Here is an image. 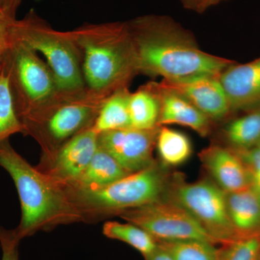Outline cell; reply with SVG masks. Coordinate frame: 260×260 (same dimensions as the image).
<instances>
[{
    "mask_svg": "<svg viewBox=\"0 0 260 260\" xmlns=\"http://www.w3.org/2000/svg\"><path fill=\"white\" fill-rule=\"evenodd\" d=\"M126 23L136 47L140 75L168 81L219 77L235 62L202 50L191 32L170 17L143 15Z\"/></svg>",
    "mask_w": 260,
    "mask_h": 260,
    "instance_id": "1",
    "label": "cell"
},
{
    "mask_svg": "<svg viewBox=\"0 0 260 260\" xmlns=\"http://www.w3.org/2000/svg\"><path fill=\"white\" fill-rule=\"evenodd\" d=\"M0 167L9 174L18 191L21 218L13 232L19 241L59 225L83 222L64 188L30 165L10 140L0 143Z\"/></svg>",
    "mask_w": 260,
    "mask_h": 260,
    "instance_id": "2",
    "label": "cell"
},
{
    "mask_svg": "<svg viewBox=\"0 0 260 260\" xmlns=\"http://www.w3.org/2000/svg\"><path fill=\"white\" fill-rule=\"evenodd\" d=\"M79 49L85 85L109 97L129 88L140 75L138 54L126 22L85 23L70 30Z\"/></svg>",
    "mask_w": 260,
    "mask_h": 260,
    "instance_id": "3",
    "label": "cell"
},
{
    "mask_svg": "<svg viewBox=\"0 0 260 260\" xmlns=\"http://www.w3.org/2000/svg\"><path fill=\"white\" fill-rule=\"evenodd\" d=\"M161 162L102 186L64 187L83 222L96 223L123 211L164 199L172 174Z\"/></svg>",
    "mask_w": 260,
    "mask_h": 260,
    "instance_id": "4",
    "label": "cell"
},
{
    "mask_svg": "<svg viewBox=\"0 0 260 260\" xmlns=\"http://www.w3.org/2000/svg\"><path fill=\"white\" fill-rule=\"evenodd\" d=\"M107 98L87 86L59 89L44 105L20 121L23 135L37 142L41 155H50L75 135L93 126Z\"/></svg>",
    "mask_w": 260,
    "mask_h": 260,
    "instance_id": "5",
    "label": "cell"
},
{
    "mask_svg": "<svg viewBox=\"0 0 260 260\" xmlns=\"http://www.w3.org/2000/svg\"><path fill=\"white\" fill-rule=\"evenodd\" d=\"M12 38L41 53L55 76L59 89L86 86L79 49L69 31H60L30 10L23 18L12 20Z\"/></svg>",
    "mask_w": 260,
    "mask_h": 260,
    "instance_id": "6",
    "label": "cell"
},
{
    "mask_svg": "<svg viewBox=\"0 0 260 260\" xmlns=\"http://www.w3.org/2000/svg\"><path fill=\"white\" fill-rule=\"evenodd\" d=\"M164 199L185 209L217 244L237 239L228 213L225 192L211 179L188 182L180 174H172Z\"/></svg>",
    "mask_w": 260,
    "mask_h": 260,
    "instance_id": "7",
    "label": "cell"
},
{
    "mask_svg": "<svg viewBox=\"0 0 260 260\" xmlns=\"http://www.w3.org/2000/svg\"><path fill=\"white\" fill-rule=\"evenodd\" d=\"M5 64L20 121L44 105L59 89L47 63L23 43L13 39Z\"/></svg>",
    "mask_w": 260,
    "mask_h": 260,
    "instance_id": "8",
    "label": "cell"
},
{
    "mask_svg": "<svg viewBox=\"0 0 260 260\" xmlns=\"http://www.w3.org/2000/svg\"><path fill=\"white\" fill-rule=\"evenodd\" d=\"M118 217L144 229L157 242L198 239L218 244L185 209L168 200L125 210Z\"/></svg>",
    "mask_w": 260,
    "mask_h": 260,
    "instance_id": "9",
    "label": "cell"
},
{
    "mask_svg": "<svg viewBox=\"0 0 260 260\" xmlns=\"http://www.w3.org/2000/svg\"><path fill=\"white\" fill-rule=\"evenodd\" d=\"M98 136L93 128L84 130L67 141L54 153L41 155L36 167L63 187L73 185L96 152Z\"/></svg>",
    "mask_w": 260,
    "mask_h": 260,
    "instance_id": "10",
    "label": "cell"
},
{
    "mask_svg": "<svg viewBox=\"0 0 260 260\" xmlns=\"http://www.w3.org/2000/svg\"><path fill=\"white\" fill-rule=\"evenodd\" d=\"M160 127H130L101 133L98 136V146L112 155L126 172H139L155 162L153 151Z\"/></svg>",
    "mask_w": 260,
    "mask_h": 260,
    "instance_id": "11",
    "label": "cell"
},
{
    "mask_svg": "<svg viewBox=\"0 0 260 260\" xmlns=\"http://www.w3.org/2000/svg\"><path fill=\"white\" fill-rule=\"evenodd\" d=\"M160 83L185 98L215 125L233 115L230 103L219 77H199L183 81L162 80Z\"/></svg>",
    "mask_w": 260,
    "mask_h": 260,
    "instance_id": "12",
    "label": "cell"
},
{
    "mask_svg": "<svg viewBox=\"0 0 260 260\" xmlns=\"http://www.w3.org/2000/svg\"><path fill=\"white\" fill-rule=\"evenodd\" d=\"M233 114L260 108V57L227 67L219 76Z\"/></svg>",
    "mask_w": 260,
    "mask_h": 260,
    "instance_id": "13",
    "label": "cell"
},
{
    "mask_svg": "<svg viewBox=\"0 0 260 260\" xmlns=\"http://www.w3.org/2000/svg\"><path fill=\"white\" fill-rule=\"evenodd\" d=\"M199 158L210 179L225 193L250 187L245 165L234 150L213 141L201 150Z\"/></svg>",
    "mask_w": 260,
    "mask_h": 260,
    "instance_id": "14",
    "label": "cell"
},
{
    "mask_svg": "<svg viewBox=\"0 0 260 260\" xmlns=\"http://www.w3.org/2000/svg\"><path fill=\"white\" fill-rule=\"evenodd\" d=\"M160 100L158 126L178 124L194 130L203 138L213 133L215 124L180 94L156 83Z\"/></svg>",
    "mask_w": 260,
    "mask_h": 260,
    "instance_id": "15",
    "label": "cell"
},
{
    "mask_svg": "<svg viewBox=\"0 0 260 260\" xmlns=\"http://www.w3.org/2000/svg\"><path fill=\"white\" fill-rule=\"evenodd\" d=\"M222 123L215 143L235 152L246 151L260 145V108Z\"/></svg>",
    "mask_w": 260,
    "mask_h": 260,
    "instance_id": "16",
    "label": "cell"
},
{
    "mask_svg": "<svg viewBox=\"0 0 260 260\" xmlns=\"http://www.w3.org/2000/svg\"><path fill=\"white\" fill-rule=\"evenodd\" d=\"M228 213L238 238L260 234V194L252 188L225 193Z\"/></svg>",
    "mask_w": 260,
    "mask_h": 260,
    "instance_id": "17",
    "label": "cell"
},
{
    "mask_svg": "<svg viewBox=\"0 0 260 260\" xmlns=\"http://www.w3.org/2000/svg\"><path fill=\"white\" fill-rule=\"evenodd\" d=\"M160 108L156 82H149L136 91L131 92L129 99L131 127L138 129L158 127Z\"/></svg>",
    "mask_w": 260,
    "mask_h": 260,
    "instance_id": "18",
    "label": "cell"
},
{
    "mask_svg": "<svg viewBox=\"0 0 260 260\" xmlns=\"http://www.w3.org/2000/svg\"><path fill=\"white\" fill-rule=\"evenodd\" d=\"M130 93L129 88L120 89L104 101L92 126L98 135L131 127L129 110Z\"/></svg>",
    "mask_w": 260,
    "mask_h": 260,
    "instance_id": "19",
    "label": "cell"
},
{
    "mask_svg": "<svg viewBox=\"0 0 260 260\" xmlns=\"http://www.w3.org/2000/svg\"><path fill=\"white\" fill-rule=\"evenodd\" d=\"M129 174L131 173L126 172L112 155L98 148L88 167L78 181L73 185L68 186H106L122 179Z\"/></svg>",
    "mask_w": 260,
    "mask_h": 260,
    "instance_id": "20",
    "label": "cell"
},
{
    "mask_svg": "<svg viewBox=\"0 0 260 260\" xmlns=\"http://www.w3.org/2000/svg\"><path fill=\"white\" fill-rule=\"evenodd\" d=\"M155 148L160 162L167 168L181 165L192 153L189 138L184 133L167 126H161L159 129Z\"/></svg>",
    "mask_w": 260,
    "mask_h": 260,
    "instance_id": "21",
    "label": "cell"
},
{
    "mask_svg": "<svg viewBox=\"0 0 260 260\" xmlns=\"http://www.w3.org/2000/svg\"><path fill=\"white\" fill-rule=\"evenodd\" d=\"M102 232L109 239L132 246L143 256L150 254L158 246V242L144 229L129 222L124 223L108 220L103 225Z\"/></svg>",
    "mask_w": 260,
    "mask_h": 260,
    "instance_id": "22",
    "label": "cell"
},
{
    "mask_svg": "<svg viewBox=\"0 0 260 260\" xmlns=\"http://www.w3.org/2000/svg\"><path fill=\"white\" fill-rule=\"evenodd\" d=\"M23 129L13 104L5 59L0 67V143Z\"/></svg>",
    "mask_w": 260,
    "mask_h": 260,
    "instance_id": "23",
    "label": "cell"
},
{
    "mask_svg": "<svg viewBox=\"0 0 260 260\" xmlns=\"http://www.w3.org/2000/svg\"><path fill=\"white\" fill-rule=\"evenodd\" d=\"M158 244L174 260H220V248L208 241L189 239Z\"/></svg>",
    "mask_w": 260,
    "mask_h": 260,
    "instance_id": "24",
    "label": "cell"
},
{
    "mask_svg": "<svg viewBox=\"0 0 260 260\" xmlns=\"http://www.w3.org/2000/svg\"><path fill=\"white\" fill-rule=\"evenodd\" d=\"M220 260H260V234L222 244Z\"/></svg>",
    "mask_w": 260,
    "mask_h": 260,
    "instance_id": "25",
    "label": "cell"
},
{
    "mask_svg": "<svg viewBox=\"0 0 260 260\" xmlns=\"http://www.w3.org/2000/svg\"><path fill=\"white\" fill-rule=\"evenodd\" d=\"M236 153L245 165L251 187L260 194V145L246 151Z\"/></svg>",
    "mask_w": 260,
    "mask_h": 260,
    "instance_id": "26",
    "label": "cell"
},
{
    "mask_svg": "<svg viewBox=\"0 0 260 260\" xmlns=\"http://www.w3.org/2000/svg\"><path fill=\"white\" fill-rule=\"evenodd\" d=\"M20 242L13 229L9 230L0 225V246L3 253L1 260H19Z\"/></svg>",
    "mask_w": 260,
    "mask_h": 260,
    "instance_id": "27",
    "label": "cell"
},
{
    "mask_svg": "<svg viewBox=\"0 0 260 260\" xmlns=\"http://www.w3.org/2000/svg\"><path fill=\"white\" fill-rule=\"evenodd\" d=\"M15 20V19H14ZM13 19L8 18L0 10V67L4 62L13 39L10 31V24Z\"/></svg>",
    "mask_w": 260,
    "mask_h": 260,
    "instance_id": "28",
    "label": "cell"
},
{
    "mask_svg": "<svg viewBox=\"0 0 260 260\" xmlns=\"http://www.w3.org/2000/svg\"><path fill=\"white\" fill-rule=\"evenodd\" d=\"M226 0H179L186 10L203 14L212 7L215 6Z\"/></svg>",
    "mask_w": 260,
    "mask_h": 260,
    "instance_id": "29",
    "label": "cell"
},
{
    "mask_svg": "<svg viewBox=\"0 0 260 260\" xmlns=\"http://www.w3.org/2000/svg\"><path fill=\"white\" fill-rule=\"evenodd\" d=\"M23 0H0L2 11L10 19H16V13Z\"/></svg>",
    "mask_w": 260,
    "mask_h": 260,
    "instance_id": "30",
    "label": "cell"
},
{
    "mask_svg": "<svg viewBox=\"0 0 260 260\" xmlns=\"http://www.w3.org/2000/svg\"><path fill=\"white\" fill-rule=\"evenodd\" d=\"M145 260H174L172 256L158 245L155 250L143 256Z\"/></svg>",
    "mask_w": 260,
    "mask_h": 260,
    "instance_id": "31",
    "label": "cell"
},
{
    "mask_svg": "<svg viewBox=\"0 0 260 260\" xmlns=\"http://www.w3.org/2000/svg\"><path fill=\"white\" fill-rule=\"evenodd\" d=\"M0 10H1V11H2L1 8H0ZM2 12H3V11H2Z\"/></svg>",
    "mask_w": 260,
    "mask_h": 260,
    "instance_id": "32",
    "label": "cell"
}]
</instances>
